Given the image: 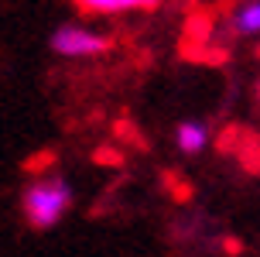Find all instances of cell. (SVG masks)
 Returning <instances> with one entry per match:
<instances>
[{"instance_id":"cell-5","label":"cell","mask_w":260,"mask_h":257,"mask_svg":"<svg viewBox=\"0 0 260 257\" xmlns=\"http://www.w3.org/2000/svg\"><path fill=\"white\" fill-rule=\"evenodd\" d=\"M226 21L236 38H260V0H240Z\"/></svg>"},{"instance_id":"cell-2","label":"cell","mask_w":260,"mask_h":257,"mask_svg":"<svg viewBox=\"0 0 260 257\" xmlns=\"http://www.w3.org/2000/svg\"><path fill=\"white\" fill-rule=\"evenodd\" d=\"M48 45L65 62H89V59H100L113 48V38L92 24H62L52 31Z\"/></svg>"},{"instance_id":"cell-4","label":"cell","mask_w":260,"mask_h":257,"mask_svg":"<svg viewBox=\"0 0 260 257\" xmlns=\"http://www.w3.org/2000/svg\"><path fill=\"white\" fill-rule=\"evenodd\" d=\"M209 137H212V130H209L202 120H182V124L175 127V148L182 154H188V158L206 151Z\"/></svg>"},{"instance_id":"cell-3","label":"cell","mask_w":260,"mask_h":257,"mask_svg":"<svg viewBox=\"0 0 260 257\" xmlns=\"http://www.w3.org/2000/svg\"><path fill=\"white\" fill-rule=\"evenodd\" d=\"M82 14L96 17H117V14H134V11H157L165 0H69Z\"/></svg>"},{"instance_id":"cell-1","label":"cell","mask_w":260,"mask_h":257,"mask_svg":"<svg viewBox=\"0 0 260 257\" xmlns=\"http://www.w3.org/2000/svg\"><path fill=\"white\" fill-rule=\"evenodd\" d=\"M69 209H72V185L55 172L35 175L21 192V216L31 230H55L69 216Z\"/></svg>"}]
</instances>
